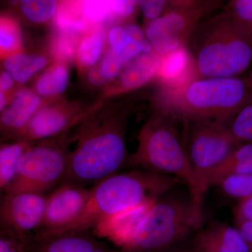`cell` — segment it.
Wrapping results in <instances>:
<instances>
[{"label": "cell", "instance_id": "obj_20", "mask_svg": "<svg viewBox=\"0 0 252 252\" xmlns=\"http://www.w3.org/2000/svg\"><path fill=\"white\" fill-rule=\"evenodd\" d=\"M48 60L41 55L18 52L5 58L4 67L14 81L25 84L47 65Z\"/></svg>", "mask_w": 252, "mask_h": 252}, {"label": "cell", "instance_id": "obj_17", "mask_svg": "<svg viewBox=\"0 0 252 252\" xmlns=\"http://www.w3.org/2000/svg\"><path fill=\"white\" fill-rule=\"evenodd\" d=\"M193 63L187 46L176 50L161 58L156 76V84L173 87L193 79Z\"/></svg>", "mask_w": 252, "mask_h": 252}, {"label": "cell", "instance_id": "obj_31", "mask_svg": "<svg viewBox=\"0 0 252 252\" xmlns=\"http://www.w3.org/2000/svg\"><path fill=\"white\" fill-rule=\"evenodd\" d=\"M130 38V34L126 29V26L124 27L119 25L112 26L109 30L107 34V40L109 44L108 50L120 57V54L127 46Z\"/></svg>", "mask_w": 252, "mask_h": 252}, {"label": "cell", "instance_id": "obj_42", "mask_svg": "<svg viewBox=\"0 0 252 252\" xmlns=\"http://www.w3.org/2000/svg\"><path fill=\"white\" fill-rule=\"evenodd\" d=\"M250 81H251V80H250Z\"/></svg>", "mask_w": 252, "mask_h": 252}, {"label": "cell", "instance_id": "obj_41", "mask_svg": "<svg viewBox=\"0 0 252 252\" xmlns=\"http://www.w3.org/2000/svg\"><path fill=\"white\" fill-rule=\"evenodd\" d=\"M248 77L250 79V80L252 81V68L251 71H250V73H249Z\"/></svg>", "mask_w": 252, "mask_h": 252}, {"label": "cell", "instance_id": "obj_24", "mask_svg": "<svg viewBox=\"0 0 252 252\" xmlns=\"http://www.w3.org/2000/svg\"><path fill=\"white\" fill-rule=\"evenodd\" d=\"M22 44L21 28L14 20L0 16V56L19 52Z\"/></svg>", "mask_w": 252, "mask_h": 252}, {"label": "cell", "instance_id": "obj_26", "mask_svg": "<svg viewBox=\"0 0 252 252\" xmlns=\"http://www.w3.org/2000/svg\"><path fill=\"white\" fill-rule=\"evenodd\" d=\"M225 195L245 200L252 196V174H233L224 177L218 185Z\"/></svg>", "mask_w": 252, "mask_h": 252}, {"label": "cell", "instance_id": "obj_18", "mask_svg": "<svg viewBox=\"0 0 252 252\" xmlns=\"http://www.w3.org/2000/svg\"><path fill=\"white\" fill-rule=\"evenodd\" d=\"M160 56L152 52L140 54L126 64L120 74L121 91L134 90L153 81L160 67Z\"/></svg>", "mask_w": 252, "mask_h": 252}, {"label": "cell", "instance_id": "obj_33", "mask_svg": "<svg viewBox=\"0 0 252 252\" xmlns=\"http://www.w3.org/2000/svg\"><path fill=\"white\" fill-rule=\"evenodd\" d=\"M124 64L119 56L107 50L102 56L99 66L102 74L109 81L120 75Z\"/></svg>", "mask_w": 252, "mask_h": 252}, {"label": "cell", "instance_id": "obj_40", "mask_svg": "<svg viewBox=\"0 0 252 252\" xmlns=\"http://www.w3.org/2000/svg\"><path fill=\"white\" fill-rule=\"evenodd\" d=\"M0 252H13L11 242L4 236H0Z\"/></svg>", "mask_w": 252, "mask_h": 252}, {"label": "cell", "instance_id": "obj_27", "mask_svg": "<svg viewBox=\"0 0 252 252\" xmlns=\"http://www.w3.org/2000/svg\"><path fill=\"white\" fill-rule=\"evenodd\" d=\"M228 127L238 144L252 143V101L235 116Z\"/></svg>", "mask_w": 252, "mask_h": 252}, {"label": "cell", "instance_id": "obj_4", "mask_svg": "<svg viewBox=\"0 0 252 252\" xmlns=\"http://www.w3.org/2000/svg\"><path fill=\"white\" fill-rule=\"evenodd\" d=\"M154 97L187 121L228 123L252 101L248 77L193 78L164 87L156 84Z\"/></svg>", "mask_w": 252, "mask_h": 252}, {"label": "cell", "instance_id": "obj_6", "mask_svg": "<svg viewBox=\"0 0 252 252\" xmlns=\"http://www.w3.org/2000/svg\"><path fill=\"white\" fill-rule=\"evenodd\" d=\"M180 185L158 199L126 249L154 251L198 231L203 226V200Z\"/></svg>", "mask_w": 252, "mask_h": 252}, {"label": "cell", "instance_id": "obj_30", "mask_svg": "<svg viewBox=\"0 0 252 252\" xmlns=\"http://www.w3.org/2000/svg\"><path fill=\"white\" fill-rule=\"evenodd\" d=\"M222 8L240 23L252 39V0H230Z\"/></svg>", "mask_w": 252, "mask_h": 252}, {"label": "cell", "instance_id": "obj_7", "mask_svg": "<svg viewBox=\"0 0 252 252\" xmlns=\"http://www.w3.org/2000/svg\"><path fill=\"white\" fill-rule=\"evenodd\" d=\"M56 137L28 147L20 159L14 180L4 189L5 193L44 194L62 183L69 158L67 140L64 135Z\"/></svg>", "mask_w": 252, "mask_h": 252}, {"label": "cell", "instance_id": "obj_23", "mask_svg": "<svg viewBox=\"0 0 252 252\" xmlns=\"http://www.w3.org/2000/svg\"><path fill=\"white\" fill-rule=\"evenodd\" d=\"M30 146L23 140L0 147V190H4L14 180L20 159Z\"/></svg>", "mask_w": 252, "mask_h": 252}, {"label": "cell", "instance_id": "obj_8", "mask_svg": "<svg viewBox=\"0 0 252 252\" xmlns=\"http://www.w3.org/2000/svg\"><path fill=\"white\" fill-rule=\"evenodd\" d=\"M223 4L222 1H171L165 14L147 23L144 34L154 52L163 57L187 46L199 23Z\"/></svg>", "mask_w": 252, "mask_h": 252}, {"label": "cell", "instance_id": "obj_2", "mask_svg": "<svg viewBox=\"0 0 252 252\" xmlns=\"http://www.w3.org/2000/svg\"><path fill=\"white\" fill-rule=\"evenodd\" d=\"M130 115L129 109L114 108L84 122L77 132V147L69 152L61 184L94 187L126 166Z\"/></svg>", "mask_w": 252, "mask_h": 252}, {"label": "cell", "instance_id": "obj_22", "mask_svg": "<svg viewBox=\"0 0 252 252\" xmlns=\"http://www.w3.org/2000/svg\"><path fill=\"white\" fill-rule=\"evenodd\" d=\"M70 74L67 66L59 63L46 69L35 83L36 93L42 97L60 95L67 90Z\"/></svg>", "mask_w": 252, "mask_h": 252}, {"label": "cell", "instance_id": "obj_32", "mask_svg": "<svg viewBox=\"0 0 252 252\" xmlns=\"http://www.w3.org/2000/svg\"><path fill=\"white\" fill-rule=\"evenodd\" d=\"M137 4L147 23L158 19L170 8L171 1L166 0H140Z\"/></svg>", "mask_w": 252, "mask_h": 252}, {"label": "cell", "instance_id": "obj_19", "mask_svg": "<svg viewBox=\"0 0 252 252\" xmlns=\"http://www.w3.org/2000/svg\"><path fill=\"white\" fill-rule=\"evenodd\" d=\"M106 39L104 25L93 26L84 33L78 42L76 54L79 65L85 68L97 65L102 59Z\"/></svg>", "mask_w": 252, "mask_h": 252}, {"label": "cell", "instance_id": "obj_28", "mask_svg": "<svg viewBox=\"0 0 252 252\" xmlns=\"http://www.w3.org/2000/svg\"><path fill=\"white\" fill-rule=\"evenodd\" d=\"M81 14L91 27L104 25L107 21L115 19L111 8V1H81Z\"/></svg>", "mask_w": 252, "mask_h": 252}, {"label": "cell", "instance_id": "obj_38", "mask_svg": "<svg viewBox=\"0 0 252 252\" xmlns=\"http://www.w3.org/2000/svg\"><path fill=\"white\" fill-rule=\"evenodd\" d=\"M236 225V228L243 235L245 241L250 245L252 252V222H238Z\"/></svg>", "mask_w": 252, "mask_h": 252}, {"label": "cell", "instance_id": "obj_9", "mask_svg": "<svg viewBox=\"0 0 252 252\" xmlns=\"http://www.w3.org/2000/svg\"><path fill=\"white\" fill-rule=\"evenodd\" d=\"M228 123L187 121L185 147L189 163L204 190L212 172L241 144L233 138Z\"/></svg>", "mask_w": 252, "mask_h": 252}, {"label": "cell", "instance_id": "obj_15", "mask_svg": "<svg viewBox=\"0 0 252 252\" xmlns=\"http://www.w3.org/2000/svg\"><path fill=\"white\" fill-rule=\"evenodd\" d=\"M197 233L200 252H252L238 228L223 222H210Z\"/></svg>", "mask_w": 252, "mask_h": 252}, {"label": "cell", "instance_id": "obj_21", "mask_svg": "<svg viewBox=\"0 0 252 252\" xmlns=\"http://www.w3.org/2000/svg\"><path fill=\"white\" fill-rule=\"evenodd\" d=\"M54 25L59 32L81 36L91 28L81 14V1L59 3L54 18Z\"/></svg>", "mask_w": 252, "mask_h": 252}, {"label": "cell", "instance_id": "obj_34", "mask_svg": "<svg viewBox=\"0 0 252 252\" xmlns=\"http://www.w3.org/2000/svg\"><path fill=\"white\" fill-rule=\"evenodd\" d=\"M137 1L116 0L111 1V8L115 18L128 17L134 14L137 8Z\"/></svg>", "mask_w": 252, "mask_h": 252}, {"label": "cell", "instance_id": "obj_25", "mask_svg": "<svg viewBox=\"0 0 252 252\" xmlns=\"http://www.w3.org/2000/svg\"><path fill=\"white\" fill-rule=\"evenodd\" d=\"M59 1L54 0H23L20 6L25 17L39 23L54 18L59 9Z\"/></svg>", "mask_w": 252, "mask_h": 252}, {"label": "cell", "instance_id": "obj_29", "mask_svg": "<svg viewBox=\"0 0 252 252\" xmlns=\"http://www.w3.org/2000/svg\"><path fill=\"white\" fill-rule=\"evenodd\" d=\"M80 37L81 36L75 34L57 32L53 40L51 51L59 63H67L76 59L78 42Z\"/></svg>", "mask_w": 252, "mask_h": 252}, {"label": "cell", "instance_id": "obj_12", "mask_svg": "<svg viewBox=\"0 0 252 252\" xmlns=\"http://www.w3.org/2000/svg\"><path fill=\"white\" fill-rule=\"evenodd\" d=\"M21 245L24 252H118L102 243L91 230H40Z\"/></svg>", "mask_w": 252, "mask_h": 252}, {"label": "cell", "instance_id": "obj_37", "mask_svg": "<svg viewBox=\"0 0 252 252\" xmlns=\"http://www.w3.org/2000/svg\"><path fill=\"white\" fill-rule=\"evenodd\" d=\"M233 174H252V154L237 163L227 176Z\"/></svg>", "mask_w": 252, "mask_h": 252}, {"label": "cell", "instance_id": "obj_13", "mask_svg": "<svg viewBox=\"0 0 252 252\" xmlns=\"http://www.w3.org/2000/svg\"><path fill=\"white\" fill-rule=\"evenodd\" d=\"M79 119V114L72 111L48 106L37 111L21 135L27 142L49 140L63 135Z\"/></svg>", "mask_w": 252, "mask_h": 252}, {"label": "cell", "instance_id": "obj_16", "mask_svg": "<svg viewBox=\"0 0 252 252\" xmlns=\"http://www.w3.org/2000/svg\"><path fill=\"white\" fill-rule=\"evenodd\" d=\"M40 96L30 89H22L15 94L9 107L0 117L1 130L16 132L22 135L32 118L39 110Z\"/></svg>", "mask_w": 252, "mask_h": 252}, {"label": "cell", "instance_id": "obj_36", "mask_svg": "<svg viewBox=\"0 0 252 252\" xmlns=\"http://www.w3.org/2000/svg\"><path fill=\"white\" fill-rule=\"evenodd\" d=\"M87 79L91 85L97 86V87L104 85L108 81L101 72L99 64L89 68Z\"/></svg>", "mask_w": 252, "mask_h": 252}, {"label": "cell", "instance_id": "obj_35", "mask_svg": "<svg viewBox=\"0 0 252 252\" xmlns=\"http://www.w3.org/2000/svg\"><path fill=\"white\" fill-rule=\"evenodd\" d=\"M235 222H252V196L240 201L234 210Z\"/></svg>", "mask_w": 252, "mask_h": 252}, {"label": "cell", "instance_id": "obj_3", "mask_svg": "<svg viewBox=\"0 0 252 252\" xmlns=\"http://www.w3.org/2000/svg\"><path fill=\"white\" fill-rule=\"evenodd\" d=\"M187 48L193 79L240 77L252 67V37L223 8L199 23Z\"/></svg>", "mask_w": 252, "mask_h": 252}, {"label": "cell", "instance_id": "obj_39", "mask_svg": "<svg viewBox=\"0 0 252 252\" xmlns=\"http://www.w3.org/2000/svg\"><path fill=\"white\" fill-rule=\"evenodd\" d=\"M9 90L3 81L0 79V114L4 110L6 104V99L4 95V93Z\"/></svg>", "mask_w": 252, "mask_h": 252}, {"label": "cell", "instance_id": "obj_1", "mask_svg": "<svg viewBox=\"0 0 252 252\" xmlns=\"http://www.w3.org/2000/svg\"><path fill=\"white\" fill-rule=\"evenodd\" d=\"M152 110L137 137L135 152L126 166L172 176L180 179L192 193L203 200L205 190L189 163L185 147V119L166 104L152 97Z\"/></svg>", "mask_w": 252, "mask_h": 252}, {"label": "cell", "instance_id": "obj_10", "mask_svg": "<svg viewBox=\"0 0 252 252\" xmlns=\"http://www.w3.org/2000/svg\"><path fill=\"white\" fill-rule=\"evenodd\" d=\"M46 195L5 193L0 199V231L20 243L41 230Z\"/></svg>", "mask_w": 252, "mask_h": 252}, {"label": "cell", "instance_id": "obj_14", "mask_svg": "<svg viewBox=\"0 0 252 252\" xmlns=\"http://www.w3.org/2000/svg\"><path fill=\"white\" fill-rule=\"evenodd\" d=\"M155 202L132 207L101 222L93 230L94 234L109 239L126 248L138 231Z\"/></svg>", "mask_w": 252, "mask_h": 252}, {"label": "cell", "instance_id": "obj_5", "mask_svg": "<svg viewBox=\"0 0 252 252\" xmlns=\"http://www.w3.org/2000/svg\"><path fill=\"white\" fill-rule=\"evenodd\" d=\"M183 185L177 177L147 170L117 172L91 187L82 215L64 230H94L101 222L132 207L157 201L169 190Z\"/></svg>", "mask_w": 252, "mask_h": 252}, {"label": "cell", "instance_id": "obj_11", "mask_svg": "<svg viewBox=\"0 0 252 252\" xmlns=\"http://www.w3.org/2000/svg\"><path fill=\"white\" fill-rule=\"evenodd\" d=\"M91 188L61 184L46 197L41 230L61 231L72 226L82 215L90 196Z\"/></svg>", "mask_w": 252, "mask_h": 252}]
</instances>
